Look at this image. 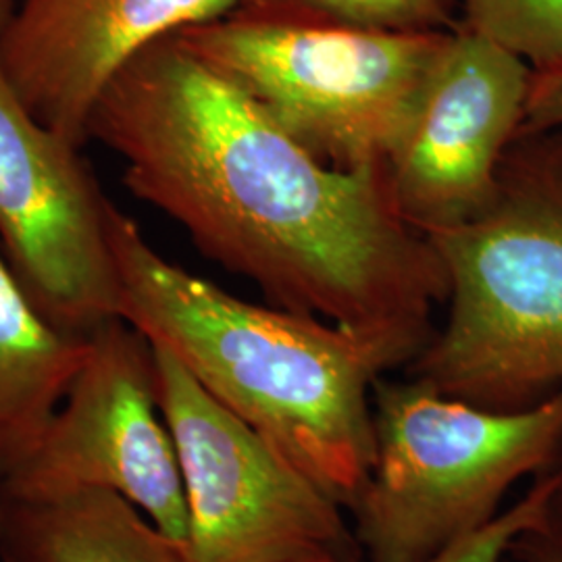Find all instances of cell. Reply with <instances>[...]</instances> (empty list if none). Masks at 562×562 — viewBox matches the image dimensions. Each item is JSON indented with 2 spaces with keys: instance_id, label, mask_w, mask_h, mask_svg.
<instances>
[{
  "instance_id": "8fae6325",
  "label": "cell",
  "mask_w": 562,
  "mask_h": 562,
  "mask_svg": "<svg viewBox=\"0 0 562 562\" xmlns=\"http://www.w3.org/2000/svg\"><path fill=\"white\" fill-rule=\"evenodd\" d=\"M86 352L88 338L42 315L0 248V482L41 440Z\"/></svg>"
},
{
  "instance_id": "9a60e30c",
  "label": "cell",
  "mask_w": 562,
  "mask_h": 562,
  "mask_svg": "<svg viewBox=\"0 0 562 562\" xmlns=\"http://www.w3.org/2000/svg\"><path fill=\"white\" fill-rule=\"evenodd\" d=\"M561 490L562 464H559L557 469L538 475L519 503L427 562H503L517 536L542 519L552 498Z\"/></svg>"
},
{
  "instance_id": "52a82bcc",
  "label": "cell",
  "mask_w": 562,
  "mask_h": 562,
  "mask_svg": "<svg viewBox=\"0 0 562 562\" xmlns=\"http://www.w3.org/2000/svg\"><path fill=\"white\" fill-rule=\"evenodd\" d=\"M4 501L36 504L86 490L120 494L171 540L188 542L180 459L157 392L150 340L125 319L88 352L30 454L2 477Z\"/></svg>"
},
{
  "instance_id": "7a4b0ae2",
  "label": "cell",
  "mask_w": 562,
  "mask_h": 562,
  "mask_svg": "<svg viewBox=\"0 0 562 562\" xmlns=\"http://www.w3.org/2000/svg\"><path fill=\"white\" fill-rule=\"evenodd\" d=\"M121 319L350 510L375 461L373 385L398 350L319 317L241 301L167 261L138 223L109 213Z\"/></svg>"
},
{
  "instance_id": "ac0fdd59",
  "label": "cell",
  "mask_w": 562,
  "mask_h": 562,
  "mask_svg": "<svg viewBox=\"0 0 562 562\" xmlns=\"http://www.w3.org/2000/svg\"><path fill=\"white\" fill-rule=\"evenodd\" d=\"M285 562H364L361 554H344L336 550H317V552H308L296 559H290Z\"/></svg>"
},
{
  "instance_id": "d6986e66",
  "label": "cell",
  "mask_w": 562,
  "mask_h": 562,
  "mask_svg": "<svg viewBox=\"0 0 562 562\" xmlns=\"http://www.w3.org/2000/svg\"><path fill=\"white\" fill-rule=\"evenodd\" d=\"M15 7H18V0H0V34L4 32L7 23L13 18Z\"/></svg>"
},
{
  "instance_id": "7c38bea8",
  "label": "cell",
  "mask_w": 562,
  "mask_h": 562,
  "mask_svg": "<svg viewBox=\"0 0 562 562\" xmlns=\"http://www.w3.org/2000/svg\"><path fill=\"white\" fill-rule=\"evenodd\" d=\"M4 562H190L186 546L120 494L86 490L57 501L7 503Z\"/></svg>"
},
{
  "instance_id": "9c48e42d",
  "label": "cell",
  "mask_w": 562,
  "mask_h": 562,
  "mask_svg": "<svg viewBox=\"0 0 562 562\" xmlns=\"http://www.w3.org/2000/svg\"><path fill=\"white\" fill-rule=\"evenodd\" d=\"M533 67L461 25L448 34L406 134L385 165L402 220L423 236L490 201L525 117Z\"/></svg>"
},
{
  "instance_id": "277c9868",
  "label": "cell",
  "mask_w": 562,
  "mask_h": 562,
  "mask_svg": "<svg viewBox=\"0 0 562 562\" xmlns=\"http://www.w3.org/2000/svg\"><path fill=\"white\" fill-rule=\"evenodd\" d=\"M373 423L375 461L350 508L364 562H427L498 517L510 485L562 464V390L490 411L380 378Z\"/></svg>"
},
{
  "instance_id": "2e32d148",
  "label": "cell",
  "mask_w": 562,
  "mask_h": 562,
  "mask_svg": "<svg viewBox=\"0 0 562 562\" xmlns=\"http://www.w3.org/2000/svg\"><path fill=\"white\" fill-rule=\"evenodd\" d=\"M554 127H562V65L531 71V83L519 134Z\"/></svg>"
},
{
  "instance_id": "6da1fadb",
  "label": "cell",
  "mask_w": 562,
  "mask_h": 562,
  "mask_svg": "<svg viewBox=\"0 0 562 562\" xmlns=\"http://www.w3.org/2000/svg\"><path fill=\"white\" fill-rule=\"evenodd\" d=\"M90 138L120 157L136 199L271 306L383 341L408 364L431 340L446 269L402 220L385 167L319 161L178 34L106 86Z\"/></svg>"
},
{
  "instance_id": "8992f818",
  "label": "cell",
  "mask_w": 562,
  "mask_h": 562,
  "mask_svg": "<svg viewBox=\"0 0 562 562\" xmlns=\"http://www.w3.org/2000/svg\"><path fill=\"white\" fill-rule=\"evenodd\" d=\"M162 417L180 459L190 562H285L317 550L361 554L341 506L171 352L155 346Z\"/></svg>"
},
{
  "instance_id": "3957f363",
  "label": "cell",
  "mask_w": 562,
  "mask_h": 562,
  "mask_svg": "<svg viewBox=\"0 0 562 562\" xmlns=\"http://www.w3.org/2000/svg\"><path fill=\"white\" fill-rule=\"evenodd\" d=\"M425 238L446 269L448 317L408 378L490 411L562 390V127L519 134L490 201Z\"/></svg>"
},
{
  "instance_id": "5b68a950",
  "label": "cell",
  "mask_w": 562,
  "mask_h": 562,
  "mask_svg": "<svg viewBox=\"0 0 562 562\" xmlns=\"http://www.w3.org/2000/svg\"><path fill=\"white\" fill-rule=\"evenodd\" d=\"M448 34H383L238 4L178 32L319 161L385 167Z\"/></svg>"
},
{
  "instance_id": "5bb4252c",
  "label": "cell",
  "mask_w": 562,
  "mask_h": 562,
  "mask_svg": "<svg viewBox=\"0 0 562 562\" xmlns=\"http://www.w3.org/2000/svg\"><path fill=\"white\" fill-rule=\"evenodd\" d=\"M464 27L498 42L533 69L562 65V0H459Z\"/></svg>"
},
{
  "instance_id": "30bf717a",
  "label": "cell",
  "mask_w": 562,
  "mask_h": 562,
  "mask_svg": "<svg viewBox=\"0 0 562 562\" xmlns=\"http://www.w3.org/2000/svg\"><path fill=\"white\" fill-rule=\"evenodd\" d=\"M238 2L18 0L0 34V69L36 120L81 148L97 102L130 60Z\"/></svg>"
},
{
  "instance_id": "4fadbf2b",
  "label": "cell",
  "mask_w": 562,
  "mask_h": 562,
  "mask_svg": "<svg viewBox=\"0 0 562 562\" xmlns=\"http://www.w3.org/2000/svg\"><path fill=\"white\" fill-rule=\"evenodd\" d=\"M238 4L383 34H446L462 25L459 0H240Z\"/></svg>"
},
{
  "instance_id": "ffe728a7",
  "label": "cell",
  "mask_w": 562,
  "mask_h": 562,
  "mask_svg": "<svg viewBox=\"0 0 562 562\" xmlns=\"http://www.w3.org/2000/svg\"><path fill=\"white\" fill-rule=\"evenodd\" d=\"M4 519H7V501H4V492H2V483H0V562L2 559V531H4Z\"/></svg>"
},
{
  "instance_id": "e0dca14e",
  "label": "cell",
  "mask_w": 562,
  "mask_h": 562,
  "mask_svg": "<svg viewBox=\"0 0 562 562\" xmlns=\"http://www.w3.org/2000/svg\"><path fill=\"white\" fill-rule=\"evenodd\" d=\"M508 554L517 562H562V490L542 519L517 536Z\"/></svg>"
},
{
  "instance_id": "ba28073f",
  "label": "cell",
  "mask_w": 562,
  "mask_h": 562,
  "mask_svg": "<svg viewBox=\"0 0 562 562\" xmlns=\"http://www.w3.org/2000/svg\"><path fill=\"white\" fill-rule=\"evenodd\" d=\"M111 206L80 146L36 120L0 69V248L42 315L78 338L121 319Z\"/></svg>"
}]
</instances>
